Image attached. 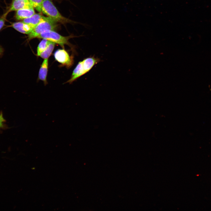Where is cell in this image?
<instances>
[{"instance_id": "cell-1", "label": "cell", "mask_w": 211, "mask_h": 211, "mask_svg": "<svg viewBox=\"0 0 211 211\" xmlns=\"http://www.w3.org/2000/svg\"><path fill=\"white\" fill-rule=\"evenodd\" d=\"M100 59L90 57L79 62L74 69L71 78L67 82L71 83L77 79L89 72L93 67L100 62Z\"/></svg>"}, {"instance_id": "cell-2", "label": "cell", "mask_w": 211, "mask_h": 211, "mask_svg": "<svg viewBox=\"0 0 211 211\" xmlns=\"http://www.w3.org/2000/svg\"><path fill=\"white\" fill-rule=\"evenodd\" d=\"M42 12L47 17L57 22L65 23L70 21L59 13L50 0H43L42 6Z\"/></svg>"}, {"instance_id": "cell-3", "label": "cell", "mask_w": 211, "mask_h": 211, "mask_svg": "<svg viewBox=\"0 0 211 211\" xmlns=\"http://www.w3.org/2000/svg\"><path fill=\"white\" fill-rule=\"evenodd\" d=\"M57 22L48 17H44L43 19L28 34V39L31 40L42 32L48 30H56L57 28Z\"/></svg>"}, {"instance_id": "cell-4", "label": "cell", "mask_w": 211, "mask_h": 211, "mask_svg": "<svg viewBox=\"0 0 211 211\" xmlns=\"http://www.w3.org/2000/svg\"><path fill=\"white\" fill-rule=\"evenodd\" d=\"M71 36H62L53 30H48L43 32L38 35L36 38L46 39L60 45L62 47L65 45H69V39Z\"/></svg>"}, {"instance_id": "cell-5", "label": "cell", "mask_w": 211, "mask_h": 211, "mask_svg": "<svg viewBox=\"0 0 211 211\" xmlns=\"http://www.w3.org/2000/svg\"><path fill=\"white\" fill-rule=\"evenodd\" d=\"M54 56L57 61L67 67H70L73 64L72 58L64 49L57 50L55 52Z\"/></svg>"}, {"instance_id": "cell-6", "label": "cell", "mask_w": 211, "mask_h": 211, "mask_svg": "<svg viewBox=\"0 0 211 211\" xmlns=\"http://www.w3.org/2000/svg\"><path fill=\"white\" fill-rule=\"evenodd\" d=\"M33 8L30 2L25 0H13L9 10V12L25 8Z\"/></svg>"}, {"instance_id": "cell-7", "label": "cell", "mask_w": 211, "mask_h": 211, "mask_svg": "<svg viewBox=\"0 0 211 211\" xmlns=\"http://www.w3.org/2000/svg\"><path fill=\"white\" fill-rule=\"evenodd\" d=\"M11 26L17 31L25 34H29L33 29L30 25L22 21L13 23Z\"/></svg>"}, {"instance_id": "cell-8", "label": "cell", "mask_w": 211, "mask_h": 211, "mask_svg": "<svg viewBox=\"0 0 211 211\" xmlns=\"http://www.w3.org/2000/svg\"><path fill=\"white\" fill-rule=\"evenodd\" d=\"M34 8L23 9L16 11L15 17L18 20L29 18L35 14Z\"/></svg>"}, {"instance_id": "cell-9", "label": "cell", "mask_w": 211, "mask_h": 211, "mask_svg": "<svg viewBox=\"0 0 211 211\" xmlns=\"http://www.w3.org/2000/svg\"><path fill=\"white\" fill-rule=\"evenodd\" d=\"M44 16L40 13H35L30 17L23 20L22 22L28 24L33 29L43 19Z\"/></svg>"}, {"instance_id": "cell-10", "label": "cell", "mask_w": 211, "mask_h": 211, "mask_svg": "<svg viewBox=\"0 0 211 211\" xmlns=\"http://www.w3.org/2000/svg\"><path fill=\"white\" fill-rule=\"evenodd\" d=\"M48 68V59H45L39 70L38 78L45 83H47V76Z\"/></svg>"}, {"instance_id": "cell-11", "label": "cell", "mask_w": 211, "mask_h": 211, "mask_svg": "<svg viewBox=\"0 0 211 211\" xmlns=\"http://www.w3.org/2000/svg\"><path fill=\"white\" fill-rule=\"evenodd\" d=\"M55 44V43L50 41L46 48L39 56L43 59H48L53 50Z\"/></svg>"}, {"instance_id": "cell-12", "label": "cell", "mask_w": 211, "mask_h": 211, "mask_svg": "<svg viewBox=\"0 0 211 211\" xmlns=\"http://www.w3.org/2000/svg\"><path fill=\"white\" fill-rule=\"evenodd\" d=\"M50 41L43 39L39 43L37 49V55L39 56L41 53L46 48Z\"/></svg>"}, {"instance_id": "cell-13", "label": "cell", "mask_w": 211, "mask_h": 211, "mask_svg": "<svg viewBox=\"0 0 211 211\" xmlns=\"http://www.w3.org/2000/svg\"><path fill=\"white\" fill-rule=\"evenodd\" d=\"M33 7L39 12H42V6L43 0H29Z\"/></svg>"}, {"instance_id": "cell-14", "label": "cell", "mask_w": 211, "mask_h": 211, "mask_svg": "<svg viewBox=\"0 0 211 211\" xmlns=\"http://www.w3.org/2000/svg\"><path fill=\"white\" fill-rule=\"evenodd\" d=\"M9 12L8 11L0 18V30L4 26L7 15Z\"/></svg>"}, {"instance_id": "cell-15", "label": "cell", "mask_w": 211, "mask_h": 211, "mask_svg": "<svg viewBox=\"0 0 211 211\" xmlns=\"http://www.w3.org/2000/svg\"><path fill=\"white\" fill-rule=\"evenodd\" d=\"M5 121V120L3 118L2 113H0V128L3 127L4 123Z\"/></svg>"}, {"instance_id": "cell-16", "label": "cell", "mask_w": 211, "mask_h": 211, "mask_svg": "<svg viewBox=\"0 0 211 211\" xmlns=\"http://www.w3.org/2000/svg\"><path fill=\"white\" fill-rule=\"evenodd\" d=\"M3 52V49L2 47L0 46V55Z\"/></svg>"}, {"instance_id": "cell-17", "label": "cell", "mask_w": 211, "mask_h": 211, "mask_svg": "<svg viewBox=\"0 0 211 211\" xmlns=\"http://www.w3.org/2000/svg\"><path fill=\"white\" fill-rule=\"evenodd\" d=\"M25 0L28 1H29L30 2V1H29V0Z\"/></svg>"}]
</instances>
